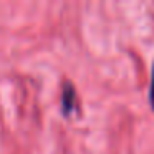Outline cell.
Segmentation results:
<instances>
[{
  "label": "cell",
  "instance_id": "1",
  "mask_svg": "<svg viewBox=\"0 0 154 154\" xmlns=\"http://www.w3.org/2000/svg\"><path fill=\"white\" fill-rule=\"evenodd\" d=\"M76 108V91H75V86L66 81L63 85V94H61V109H63V114L68 116V114L73 113V109Z\"/></svg>",
  "mask_w": 154,
  "mask_h": 154
},
{
  "label": "cell",
  "instance_id": "2",
  "mask_svg": "<svg viewBox=\"0 0 154 154\" xmlns=\"http://www.w3.org/2000/svg\"><path fill=\"white\" fill-rule=\"evenodd\" d=\"M147 98H149L151 109L154 111V63H152V68H151V78H149V93H147Z\"/></svg>",
  "mask_w": 154,
  "mask_h": 154
}]
</instances>
